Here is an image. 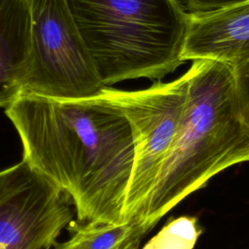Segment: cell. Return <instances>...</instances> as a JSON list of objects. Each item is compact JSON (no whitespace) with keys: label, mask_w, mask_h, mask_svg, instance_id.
<instances>
[{"label":"cell","mask_w":249,"mask_h":249,"mask_svg":"<svg viewBox=\"0 0 249 249\" xmlns=\"http://www.w3.org/2000/svg\"><path fill=\"white\" fill-rule=\"evenodd\" d=\"M102 83L160 80L183 60L191 14L178 0H67Z\"/></svg>","instance_id":"3"},{"label":"cell","mask_w":249,"mask_h":249,"mask_svg":"<svg viewBox=\"0 0 249 249\" xmlns=\"http://www.w3.org/2000/svg\"><path fill=\"white\" fill-rule=\"evenodd\" d=\"M5 114L20 139L22 160L71 199L80 222H126L134 139L102 90L81 98L22 92Z\"/></svg>","instance_id":"1"},{"label":"cell","mask_w":249,"mask_h":249,"mask_svg":"<svg viewBox=\"0 0 249 249\" xmlns=\"http://www.w3.org/2000/svg\"><path fill=\"white\" fill-rule=\"evenodd\" d=\"M33 171L21 160L18 163L0 171V203L9 196L27 183Z\"/></svg>","instance_id":"12"},{"label":"cell","mask_w":249,"mask_h":249,"mask_svg":"<svg viewBox=\"0 0 249 249\" xmlns=\"http://www.w3.org/2000/svg\"><path fill=\"white\" fill-rule=\"evenodd\" d=\"M188 74L177 131L138 221L146 232L212 177L249 162V127L239 111L231 65L195 59Z\"/></svg>","instance_id":"2"},{"label":"cell","mask_w":249,"mask_h":249,"mask_svg":"<svg viewBox=\"0 0 249 249\" xmlns=\"http://www.w3.org/2000/svg\"><path fill=\"white\" fill-rule=\"evenodd\" d=\"M200 232L196 218L181 217L165 226L143 249H192Z\"/></svg>","instance_id":"10"},{"label":"cell","mask_w":249,"mask_h":249,"mask_svg":"<svg viewBox=\"0 0 249 249\" xmlns=\"http://www.w3.org/2000/svg\"><path fill=\"white\" fill-rule=\"evenodd\" d=\"M189 84L188 71L170 82L138 90L105 87L104 95L124 115L134 139L135 158L124 217L138 223L177 131Z\"/></svg>","instance_id":"5"},{"label":"cell","mask_w":249,"mask_h":249,"mask_svg":"<svg viewBox=\"0 0 249 249\" xmlns=\"http://www.w3.org/2000/svg\"><path fill=\"white\" fill-rule=\"evenodd\" d=\"M30 59L28 0H0V108L22 93Z\"/></svg>","instance_id":"8"},{"label":"cell","mask_w":249,"mask_h":249,"mask_svg":"<svg viewBox=\"0 0 249 249\" xmlns=\"http://www.w3.org/2000/svg\"><path fill=\"white\" fill-rule=\"evenodd\" d=\"M230 64L231 65L239 111L249 127V50Z\"/></svg>","instance_id":"11"},{"label":"cell","mask_w":249,"mask_h":249,"mask_svg":"<svg viewBox=\"0 0 249 249\" xmlns=\"http://www.w3.org/2000/svg\"><path fill=\"white\" fill-rule=\"evenodd\" d=\"M31 59L23 91L55 98L98 94L99 78L67 0H28Z\"/></svg>","instance_id":"4"},{"label":"cell","mask_w":249,"mask_h":249,"mask_svg":"<svg viewBox=\"0 0 249 249\" xmlns=\"http://www.w3.org/2000/svg\"><path fill=\"white\" fill-rule=\"evenodd\" d=\"M146 233L135 221L118 225L87 223L76 226L71 237L55 249H125Z\"/></svg>","instance_id":"9"},{"label":"cell","mask_w":249,"mask_h":249,"mask_svg":"<svg viewBox=\"0 0 249 249\" xmlns=\"http://www.w3.org/2000/svg\"><path fill=\"white\" fill-rule=\"evenodd\" d=\"M141 241H142V238L136 239V240L133 241L129 246H127L125 249H139V246H140Z\"/></svg>","instance_id":"14"},{"label":"cell","mask_w":249,"mask_h":249,"mask_svg":"<svg viewBox=\"0 0 249 249\" xmlns=\"http://www.w3.org/2000/svg\"><path fill=\"white\" fill-rule=\"evenodd\" d=\"M249 0H181L184 9L191 15H206L227 10Z\"/></svg>","instance_id":"13"},{"label":"cell","mask_w":249,"mask_h":249,"mask_svg":"<svg viewBox=\"0 0 249 249\" xmlns=\"http://www.w3.org/2000/svg\"><path fill=\"white\" fill-rule=\"evenodd\" d=\"M65 195L43 176L0 203V249H50L72 221Z\"/></svg>","instance_id":"6"},{"label":"cell","mask_w":249,"mask_h":249,"mask_svg":"<svg viewBox=\"0 0 249 249\" xmlns=\"http://www.w3.org/2000/svg\"><path fill=\"white\" fill-rule=\"evenodd\" d=\"M249 50V2L206 15H191L183 60L231 63Z\"/></svg>","instance_id":"7"}]
</instances>
